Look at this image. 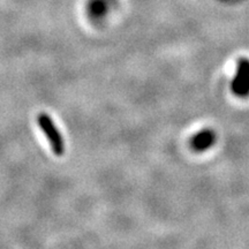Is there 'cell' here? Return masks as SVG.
<instances>
[{
  "instance_id": "obj_1",
  "label": "cell",
  "mask_w": 249,
  "mask_h": 249,
  "mask_svg": "<svg viewBox=\"0 0 249 249\" xmlns=\"http://www.w3.org/2000/svg\"><path fill=\"white\" fill-rule=\"evenodd\" d=\"M38 124L42 128L43 133L45 134L46 138H48L50 144H51L52 150L55 155L61 156L65 151V144L64 140L61 138V134L59 133V130L55 124H53L51 118L48 114H40L38 117Z\"/></svg>"
},
{
  "instance_id": "obj_2",
  "label": "cell",
  "mask_w": 249,
  "mask_h": 249,
  "mask_svg": "<svg viewBox=\"0 0 249 249\" xmlns=\"http://www.w3.org/2000/svg\"><path fill=\"white\" fill-rule=\"evenodd\" d=\"M232 91L238 97L245 98L249 95V60L241 59L232 82Z\"/></svg>"
},
{
  "instance_id": "obj_3",
  "label": "cell",
  "mask_w": 249,
  "mask_h": 249,
  "mask_svg": "<svg viewBox=\"0 0 249 249\" xmlns=\"http://www.w3.org/2000/svg\"><path fill=\"white\" fill-rule=\"evenodd\" d=\"M214 142H216V134L213 130L205 129L193 138L191 144L195 151H204L213 145Z\"/></svg>"
},
{
  "instance_id": "obj_4",
  "label": "cell",
  "mask_w": 249,
  "mask_h": 249,
  "mask_svg": "<svg viewBox=\"0 0 249 249\" xmlns=\"http://www.w3.org/2000/svg\"><path fill=\"white\" fill-rule=\"evenodd\" d=\"M108 0H91L89 4V13L92 18H101L107 14L108 9Z\"/></svg>"
}]
</instances>
